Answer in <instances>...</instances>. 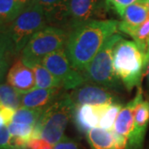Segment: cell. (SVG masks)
<instances>
[{
  "instance_id": "obj_28",
  "label": "cell",
  "mask_w": 149,
  "mask_h": 149,
  "mask_svg": "<svg viewBox=\"0 0 149 149\" xmlns=\"http://www.w3.org/2000/svg\"><path fill=\"white\" fill-rule=\"evenodd\" d=\"M113 137H114L115 149H128V139L125 137H123V136L113 133Z\"/></svg>"
},
{
  "instance_id": "obj_24",
  "label": "cell",
  "mask_w": 149,
  "mask_h": 149,
  "mask_svg": "<svg viewBox=\"0 0 149 149\" xmlns=\"http://www.w3.org/2000/svg\"><path fill=\"white\" fill-rule=\"evenodd\" d=\"M8 128L12 137L19 138V139L27 141L28 143L33 138L35 126L22 124V123H11L8 126Z\"/></svg>"
},
{
  "instance_id": "obj_6",
  "label": "cell",
  "mask_w": 149,
  "mask_h": 149,
  "mask_svg": "<svg viewBox=\"0 0 149 149\" xmlns=\"http://www.w3.org/2000/svg\"><path fill=\"white\" fill-rule=\"evenodd\" d=\"M122 39L123 37L120 35L115 33L107 40L82 73L85 80L94 82L109 89L119 87V79L114 74L113 69V53L116 45Z\"/></svg>"
},
{
  "instance_id": "obj_21",
  "label": "cell",
  "mask_w": 149,
  "mask_h": 149,
  "mask_svg": "<svg viewBox=\"0 0 149 149\" xmlns=\"http://www.w3.org/2000/svg\"><path fill=\"white\" fill-rule=\"evenodd\" d=\"M44 109H27L20 107L14 113L12 123L36 126Z\"/></svg>"
},
{
  "instance_id": "obj_34",
  "label": "cell",
  "mask_w": 149,
  "mask_h": 149,
  "mask_svg": "<svg viewBox=\"0 0 149 149\" xmlns=\"http://www.w3.org/2000/svg\"><path fill=\"white\" fill-rule=\"evenodd\" d=\"M147 3H148V9H149V0H147Z\"/></svg>"
},
{
  "instance_id": "obj_2",
  "label": "cell",
  "mask_w": 149,
  "mask_h": 149,
  "mask_svg": "<svg viewBox=\"0 0 149 149\" xmlns=\"http://www.w3.org/2000/svg\"><path fill=\"white\" fill-rule=\"evenodd\" d=\"M148 59L135 42L122 39L116 45L113 53V69L128 91L141 85Z\"/></svg>"
},
{
  "instance_id": "obj_20",
  "label": "cell",
  "mask_w": 149,
  "mask_h": 149,
  "mask_svg": "<svg viewBox=\"0 0 149 149\" xmlns=\"http://www.w3.org/2000/svg\"><path fill=\"white\" fill-rule=\"evenodd\" d=\"M0 106L17 110L21 107V94L10 85H0Z\"/></svg>"
},
{
  "instance_id": "obj_33",
  "label": "cell",
  "mask_w": 149,
  "mask_h": 149,
  "mask_svg": "<svg viewBox=\"0 0 149 149\" xmlns=\"http://www.w3.org/2000/svg\"><path fill=\"white\" fill-rule=\"evenodd\" d=\"M147 54H148V56H149V40L148 43H147Z\"/></svg>"
},
{
  "instance_id": "obj_5",
  "label": "cell",
  "mask_w": 149,
  "mask_h": 149,
  "mask_svg": "<svg viewBox=\"0 0 149 149\" xmlns=\"http://www.w3.org/2000/svg\"><path fill=\"white\" fill-rule=\"evenodd\" d=\"M47 22L42 7L37 2H33L22 11L6 32L13 41L15 53L22 52L32 37L46 27Z\"/></svg>"
},
{
  "instance_id": "obj_8",
  "label": "cell",
  "mask_w": 149,
  "mask_h": 149,
  "mask_svg": "<svg viewBox=\"0 0 149 149\" xmlns=\"http://www.w3.org/2000/svg\"><path fill=\"white\" fill-rule=\"evenodd\" d=\"M74 105H100L118 103V98L103 86L81 85L69 94Z\"/></svg>"
},
{
  "instance_id": "obj_17",
  "label": "cell",
  "mask_w": 149,
  "mask_h": 149,
  "mask_svg": "<svg viewBox=\"0 0 149 149\" xmlns=\"http://www.w3.org/2000/svg\"><path fill=\"white\" fill-rule=\"evenodd\" d=\"M24 9L17 0H0V32H6L11 23Z\"/></svg>"
},
{
  "instance_id": "obj_14",
  "label": "cell",
  "mask_w": 149,
  "mask_h": 149,
  "mask_svg": "<svg viewBox=\"0 0 149 149\" xmlns=\"http://www.w3.org/2000/svg\"><path fill=\"white\" fill-rule=\"evenodd\" d=\"M61 89L35 88L21 94V107L27 109H46L56 101Z\"/></svg>"
},
{
  "instance_id": "obj_7",
  "label": "cell",
  "mask_w": 149,
  "mask_h": 149,
  "mask_svg": "<svg viewBox=\"0 0 149 149\" xmlns=\"http://www.w3.org/2000/svg\"><path fill=\"white\" fill-rule=\"evenodd\" d=\"M42 65L61 82L62 88L66 90H74L85 82L83 74L71 65L64 48L47 56Z\"/></svg>"
},
{
  "instance_id": "obj_11",
  "label": "cell",
  "mask_w": 149,
  "mask_h": 149,
  "mask_svg": "<svg viewBox=\"0 0 149 149\" xmlns=\"http://www.w3.org/2000/svg\"><path fill=\"white\" fill-rule=\"evenodd\" d=\"M122 18L123 21L118 24V30L133 37L138 28L149 18L147 0H140L128 6L124 10Z\"/></svg>"
},
{
  "instance_id": "obj_19",
  "label": "cell",
  "mask_w": 149,
  "mask_h": 149,
  "mask_svg": "<svg viewBox=\"0 0 149 149\" xmlns=\"http://www.w3.org/2000/svg\"><path fill=\"white\" fill-rule=\"evenodd\" d=\"M31 69L33 70L35 75L36 88H39V89L62 88L61 82L42 64L35 65Z\"/></svg>"
},
{
  "instance_id": "obj_15",
  "label": "cell",
  "mask_w": 149,
  "mask_h": 149,
  "mask_svg": "<svg viewBox=\"0 0 149 149\" xmlns=\"http://www.w3.org/2000/svg\"><path fill=\"white\" fill-rule=\"evenodd\" d=\"M149 123V102L141 100L134 109V129L128 140V147L132 149L140 148L143 143Z\"/></svg>"
},
{
  "instance_id": "obj_12",
  "label": "cell",
  "mask_w": 149,
  "mask_h": 149,
  "mask_svg": "<svg viewBox=\"0 0 149 149\" xmlns=\"http://www.w3.org/2000/svg\"><path fill=\"white\" fill-rule=\"evenodd\" d=\"M143 100V91L141 86H139L134 99L123 107L119 112L113 125V133L123 136L129 140L134 129V109L137 104Z\"/></svg>"
},
{
  "instance_id": "obj_16",
  "label": "cell",
  "mask_w": 149,
  "mask_h": 149,
  "mask_svg": "<svg viewBox=\"0 0 149 149\" xmlns=\"http://www.w3.org/2000/svg\"><path fill=\"white\" fill-rule=\"evenodd\" d=\"M42 7L50 22H61L67 20V0H35Z\"/></svg>"
},
{
  "instance_id": "obj_29",
  "label": "cell",
  "mask_w": 149,
  "mask_h": 149,
  "mask_svg": "<svg viewBox=\"0 0 149 149\" xmlns=\"http://www.w3.org/2000/svg\"><path fill=\"white\" fill-rule=\"evenodd\" d=\"M48 144L50 143L42 139H32L27 143V149H43Z\"/></svg>"
},
{
  "instance_id": "obj_32",
  "label": "cell",
  "mask_w": 149,
  "mask_h": 149,
  "mask_svg": "<svg viewBox=\"0 0 149 149\" xmlns=\"http://www.w3.org/2000/svg\"><path fill=\"white\" fill-rule=\"evenodd\" d=\"M146 74H147V78H148V82L149 84V59L148 61V65H147V69H146Z\"/></svg>"
},
{
  "instance_id": "obj_18",
  "label": "cell",
  "mask_w": 149,
  "mask_h": 149,
  "mask_svg": "<svg viewBox=\"0 0 149 149\" xmlns=\"http://www.w3.org/2000/svg\"><path fill=\"white\" fill-rule=\"evenodd\" d=\"M112 131L94 128L86 133L87 141L92 149H115L114 137Z\"/></svg>"
},
{
  "instance_id": "obj_1",
  "label": "cell",
  "mask_w": 149,
  "mask_h": 149,
  "mask_svg": "<svg viewBox=\"0 0 149 149\" xmlns=\"http://www.w3.org/2000/svg\"><path fill=\"white\" fill-rule=\"evenodd\" d=\"M116 20H92L74 27L66 42V54L74 70L83 73L106 41L118 29Z\"/></svg>"
},
{
  "instance_id": "obj_31",
  "label": "cell",
  "mask_w": 149,
  "mask_h": 149,
  "mask_svg": "<svg viewBox=\"0 0 149 149\" xmlns=\"http://www.w3.org/2000/svg\"><path fill=\"white\" fill-rule=\"evenodd\" d=\"M17 1L24 8H25L27 6L29 5V4L32 3L33 2H35V0H17Z\"/></svg>"
},
{
  "instance_id": "obj_3",
  "label": "cell",
  "mask_w": 149,
  "mask_h": 149,
  "mask_svg": "<svg viewBox=\"0 0 149 149\" xmlns=\"http://www.w3.org/2000/svg\"><path fill=\"white\" fill-rule=\"evenodd\" d=\"M74 106L69 94L57 99L44 109L35 126L32 139H42L52 146L60 142L64 137Z\"/></svg>"
},
{
  "instance_id": "obj_27",
  "label": "cell",
  "mask_w": 149,
  "mask_h": 149,
  "mask_svg": "<svg viewBox=\"0 0 149 149\" xmlns=\"http://www.w3.org/2000/svg\"><path fill=\"white\" fill-rule=\"evenodd\" d=\"M53 149H81L78 143H76L74 141L68 139L66 137H63L60 142L55 144Z\"/></svg>"
},
{
  "instance_id": "obj_4",
  "label": "cell",
  "mask_w": 149,
  "mask_h": 149,
  "mask_svg": "<svg viewBox=\"0 0 149 149\" xmlns=\"http://www.w3.org/2000/svg\"><path fill=\"white\" fill-rule=\"evenodd\" d=\"M67 39L64 30L56 27H46L35 34L22 49V63L29 68L42 64L47 56L63 49Z\"/></svg>"
},
{
  "instance_id": "obj_23",
  "label": "cell",
  "mask_w": 149,
  "mask_h": 149,
  "mask_svg": "<svg viewBox=\"0 0 149 149\" xmlns=\"http://www.w3.org/2000/svg\"><path fill=\"white\" fill-rule=\"evenodd\" d=\"M122 108L123 105L119 103L112 104L100 118L99 126L104 129H106L109 131H113L114 123L116 121V118H117L120 110L122 109Z\"/></svg>"
},
{
  "instance_id": "obj_10",
  "label": "cell",
  "mask_w": 149,
  "mask_h": 149,
  "mask_svg": "<svg viewBox=\"0 0 149 149\" xmlns=\"http://www.w3.org/2000/svg\"><path fill=\"white\" fill-rule=\"evenodd\" d=\"M98 15H100L98 0H67V19L74 28L92 21L91 18Z\"/></svg>"
},
{
  "instance_id": "obj_30",
  "label": "cell",
  "mask_w": 149,
  "mask_h": 149,
  "mask_svg": "<svg viewBox=\"0 0 149 149\" xmlns=\"http://www.w3.org/2000/svg\"><path fill=\"white\" fill-rule=\"evenodd\" d=\"M8 65H3V66H0V82L3 80V79L6 72H7V70H8Z\"/></svg>"
},
{
  "instance_id": "obj_13",
  "label": "cell",
  "mask_w": 149,
  "mask_h": 149,
  "mask_svg": "<svg viewBox=\"0 0 149 149\" xmlns=\"http://www.w3.org/2000/svg\"><path fill=\"white\" fill-rule=\"evenodd\" d=\"M7 81L8 85L16 89L20 94L26 93L36 88L33 70L23 64L22 60H17L9 69L7 75Z\"/></svg>"
},
{
  "instance_id": "obj_26",
  "label": "cell",
  "mask_w": 149,
  "mask_h": 149,
  "mask_svg": "<svg viewBox=\"0 0 149 149\" xmlns=\"http://www.w3.org/2000/svg\"><path fill=\"white\" fill-rule=\"evenodd\" d=\"M140 0H105L106 6L114 10L119 16L122 17L124 10L128 6L139 2Z\"/></svg>"
},
{
  "instance_id": "obj_25",
  "label": "cell",
  "mask_w": 149,
  "mask_h": 149,
  "mask_svg": "<svg viewBox=\"0 0 149 149\" xmlns=\"http://www.w3.org/2000/svg\"><path fill=\"white\" fill-rule=\"evenodd\" d=\"M132 38L143 52L147 54V43L149 40V18L138 28Z\"/></svg>"
},
{
  "instance_id": "obj_22",
  "label": "cell",
  "mask_w": 149,
  "mask_h": 149,
  "mask_svg": "<svg viewBox=\"0 0 149 149\" xmlns=\"http://www.w3.org/2000/svg\"><path fill=\"white\" fill-rule=\"evenodd\" d=\"M15 53L14 46L8 32H0V66L9 64V59Z\"/></svg>"
},
{
  "instance_id": "obj_9",
  "label": "cell",
  "mask_w": 149,
  "mask_h": 149,
  "mask_svg": "<svg viewBox=\"0 0 149 149\" xmlns=\"http://www.w3.org/2000/svg\"><path fill=\"white\" fill-rule=\"evenodd\" d=\"M110 105H75L72 118L78 131L80 133H87L91 128H96L102 116Z\"/></svg>"
}]
</instances>
